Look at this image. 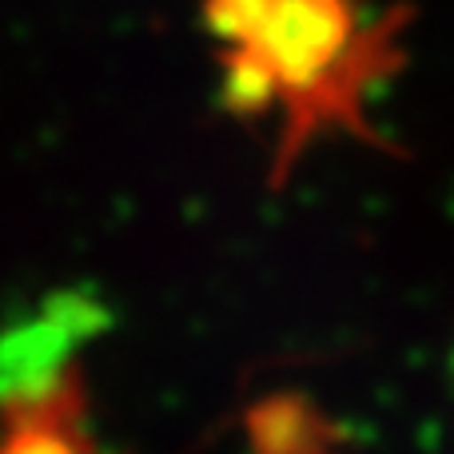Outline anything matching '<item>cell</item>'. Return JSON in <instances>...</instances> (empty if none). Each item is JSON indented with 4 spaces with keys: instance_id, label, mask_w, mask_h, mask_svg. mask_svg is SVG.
I'll return each mask as SVG.
<instances>
[{
    "instance_id": "6da1fadb",
    "label": "cell",
    "mask_w": 454,
    "mask_h": 454,
    "mask_svg": "<svg viewBox=\"0 0 454 454\" xmlns=\"http://www.w3.org/2000/svg\"><path fill=\"white\" fill-rule=\"evenodd\" d=\"M207 20L239 104H279L291 140L323 124L359 128L387 44L351 0H207Z\"/></svg>"
}]
</instances>
